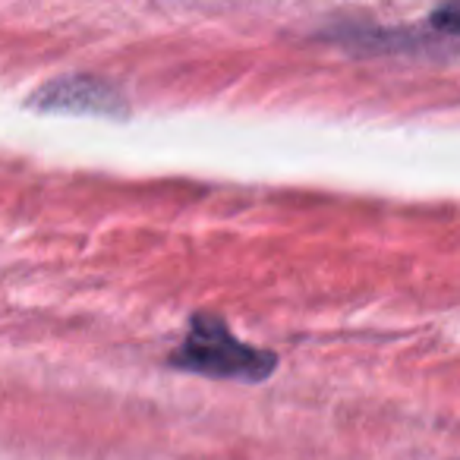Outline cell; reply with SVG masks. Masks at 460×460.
Instances as JSON below:
<instances>
[{
    "instance_id": "obj_1",
    "label": "cell",
    "mask_w": 460,
    "mask_h": 460,
    "mask_svg": "<svg viewBox=\"0 0 460 460\" xmlns=\"http://www.w3.org/2000/svg\"><path fill=\"white\" fill-rule=\"evenodd\" d=\"M177 369H190L199 376L215 378H243V382H262L278 359L269 350H259L230 334V328L215 315H196L190 322L183 344L171 353Z\"/></svg>"
},
{
    "instance_id": "obj_2",
    "label": "cell",
    "mask_w": 460,
    "mask_h": 460,
    "mask_svg": "<svg viewBox=\"0 0 460 460\" xmlns=\"http://www.w3.org/2000/svg\"><path fill=\"white\" fill-rule=\"evenodd\" d=\"M35 102L41 108L51 111H98V114H111V111H120V95L111 89L108 83H95V79L85 76H70L51 83L35 95Z\"/></svg>"
},
{
    "instance_id": "obj_3",
    "label": "cell",
    "mask_w": 460,
    "mask_h": 460,
    "mask_svg": "<svg viewBox=\"0 0 460 460\" xmlns=\"http://www.w3.org/2000/svg\"><path fill=\"white\" fill-rule=\"evenodd\" d=\"M432 26L441 29V32H460V4H451V7L435 10Z\"/></svg>"
}]
</instances>
